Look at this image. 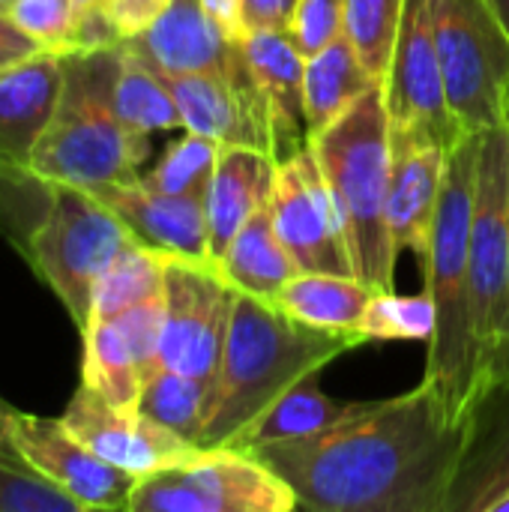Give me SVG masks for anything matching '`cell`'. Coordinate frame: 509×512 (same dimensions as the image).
<instances>
[{
    "mask_svg": "<svg viewBox=\"0 0 509 512\" xmlns=\"http://www.w3.org/2000/svg\"><path fill=\"white\" fill-rule=\"evenodd\" d=\"M480 135H465L447 156L444 189L435 213L429 258L420 264L435 327L426 351L423 381L438 393L450 420H468L474 399V333H471V222L477 195Z\"/></svg>",
    "mask_w": 509,
    "mask_h": 512,
    "instance_id": "3",
    "label": "cell"
},
{
    "mask_svg": "<svg viewBox=\"0 0 509 512\" xmlns=\"http://www.w3.org/2000/svg\"><path fill=\"white\" fill-rule=\"evenodd\" d=\"M234 294L216 264L165 255L162 369L213 384Z\"/></svg>",
    "mask_w": 509,
    "mask_h": 512,
    "instance_id": "11",
    "label": "cell"
},
{
    "mask_svg": "<svg viewBox=\"0 0 509 512\" xmlns=\"http://www.w3.org/2000/svg\"><path fill=\"white\" fill-rule=\"evenodd\" d=\"M489 512H509V489L501 495V498H498V501H492Z\"/></svg>",
    "mask_w": 509,
    "mask_h": 512,
    "instance_id": "44",
    "label": "cell"
},
{
    "mask_svg": "<svg viewBox=\"0 0 509 512\" xmlns=\"http://www.w3.org/2000/svg\"><path fill=\"white\" fill-rule=\"evenodd\" d=\"M492 6L498 9V15L504 18V24H507L509 30V0H492Z\"/></svg>",
    "mask_w": 509,
    "mask_h": 512,
    "instance_id": "45",
    "label": "cell"
},
{
    "mask_svg": "<svg viewBox=\"0 0 509 512\" xmlns=\"http://www.w3.org/2000/svg\"><path fill=\"white\" fill-rule=\"evenodd\" d=\"M468 282L477 399L509 372V123L480 135Z\"/></svg>",
    "mask_w": 509,
    "mask_h": 512,
    "instance_id": "6",
    "label": "cell"
},
{
    "mask_svg": "<svg viewBox=\"0 0 509 512\" xmlns=\"http://www.w3.org/2000/svg\"><path fill=\"white\" fill-rule=\"evenodd\" d=\"M72 6H75V18H78V15H87V12L105 9V6H108V0H72Z\"/></svg>",
    "mask_w": 509,
    "mask_h": 512,
    "instance_id": "43",
    "label": "cell"
},
{
    "mask_svg": "<svg viewBox=\"0 0 509 512\" xmlns=\"http://www.w3.org/2000/svg\"><path fill=\"white\" fill-rule=\"evenodd\" d=\"M0 512H84V507L24 462L0 459Z\"/></svg>",
    "mask_w": 509,
    "mask_h": 512,
    "instance_id": "34",
    "label": "cell"
},
{
    "mask_svg": "<svg viewBox=\"0 0 509 512\" xmlns=\"http://www.w3.org/2000/svg\"><path fill=\"white\" fill-rule=\"evenodd\" d=\"M60 423L96 456L129 471L138 480L171 468L198 450L192 441L180 438L147 414L111 405L87 384L75 390Z\"/></svg>",
    "mask_w": 509,
    "mask_h": 512,
    "instance_id": "15",
    "label": "cell"
},
{
    "mask_svg": "<svg viewBox=\"0 0 509 512\" xmlns=\"http://www.w3.org/2000/svg\"><path fill=\"white\" fill-rule=\"evenodd\" d=\"M402 9L405 0H345V36L378 81L387 78Z\"/></svg>",
    "mask_w": 509,
    "mask_h": 512,
    "instance_id": "32",
    "label": "cell"
},
{
    "mask_svg": "<svg viewBox=\"0 0 509 512\" xmlns=\"http://www.w3.org/2000/svg\"><path fill=\"white\" fill-rule=\"evenodd\" d=\"M201 3H204L207 15L216 21V27H219L228 39L240 42V39L246 36V24H243V6H240V0H201Z\"/></svg>",
    "mask_w": 509,
    "mask_h": 512,
    "instance_id": "41",
    "label": "cell"
},
{
    "mask_svg": "<svg viewBox=\"0 0 509 512\" xmlns=\"http://www.w3.org/2000/svg\"><path fill=\"white\" fill-rule=\"evenodd\" d=\"M180 108L183 129L216 141L219 147H252L276 159V135L264 93L240 54L225 69L165 75Z\"/></svg>",
    "mask_w": 509,
    "mask_h": 512,
    "instance_id": "13",
    "label": "cell"
},
{
    "mask_svg": "<svg viewBox=\"0 0 509 512\" xmlns=\"http://www.w3.org/2000/svg\"><path fill=\"white\" fill-rule=\"evenodd\" d=\"M243 6V24L246 33L252 30H291V18L297 9V0H240Z\"/></svg>",
    "mask_w": 509,
    "mask_h": 512,
    "instance_id": "39",
    "label": "cell"
},
{
    "mask_svg": "<svg viewBox=\"0 0 509 512\" xmlns=\"http://www.w3.org/2000/svg\"><path fill=\"white\" fill-rule=\"evenodd\" d=\"M9 18L51 54H75V6L72 0H12Z\"/></svg>",
    "mask_w": 509,
    "mask_h": 512,
    "instance_id": "35",
    "label": "cell"
},
{
    "mask_svg": "<svg viewBox=\"0 0 509 512\" xmlns=\"http://www.w3.org/2000/svg\"><path fill=\"white\" fill-rule=\"evenodd\" d=\"M63 87V57L39 51L0 69V180H30L33 150L51 123Z\"/></svg>",
    "mask_w": 509,
    "mask_h": 512,
    "instance_id": "16",
    "label": "cell"
},
{
    "mask_svg": "<svg viewBox=\"0 0 509 512\" xmlns=\"http://www.w3.org/2000/svg\"><path fill=\"white\" fill-rule=\"evenodd\" d=\"M123 42L165 75L225 69L243 54V45L216 27L201 0H171L144 33Z\"/></svg>",
    "mask_w": 509,
    "mask_h": 512,
    "instance_id": "19",
    "label": "cell"
},
{
    "mask_svg": "<svg viewBox=\"0 0 509 512\" xmlns=\"http://www.w3.org/2000/svg\"><path fill=\"white\" fill-rule=\"evenodd\" d=\"M450 111L465 135L509 123V30L492 0H432Z\"/></svg>",
    "mask_w": 509,
    "mask_h": 512,
    "instance_id": "8",
    "label": "cell"
},
{
    "mask_svg": "<svg viewBox=\"0 0 509 512\" xmlns=\"http://www.w3.org/2000/svg\"><path fill=\"white\" fill-rule=\"evenodd\" d=\"M390 195H387V225L399 252L411 249L423 264L429 258L435 213L444 189L447 147L438 144H390Z\"/></svg>",
    "mask_w": 509,
    "mask_h": 512,
    "instance_id": "21",
    "label": "cell"
},
{
    "mask_svg": "<svg viewBox=\"0 0 509 512\" xmlns=\"http://www.w3.org/2000/svg\"><path fill=\"white\" fill-rule=\"evenodd\" d=\"M309 150L315 153L339 210L354 276L378 294L393 291L399 249L387 225L393 150L384 84L366 90L321 129L309 141Z\"/></svg>",
    "mask_w": 509,
    "mask_h": 512,
    "instance_id": "4",
    "label": "cell"
},
{
    "mask_svg": "<svg viewBox=\"0 0 509 512\" xmlns=\"http://www.w3.org/2000/svg\"><path fill=\"white\" fill-rule=\"evenodd\" d=\"M465 447L468 420H450L438 393L420 381L390 399L351 402L327 429L264 444L252 456L306 510L444 512Z\"/></svg>",
    "mask_w": 509,
    "mask_h": 512,
    "instance_id": "1",
    "label": "cell"
},
{
    "mask_svg": "<svg viewBox=\"0 0 509 512\" xmlns=\"http://www.w3.org/2000/svg\"><path fill=\"white\" fill-rule=\"evenodd\" d=\"M111 321L123 333V339H126V345H129V351L135 357V366L141 372V381L147 384L162 369L159 345H162V324H165V294L153 297V300H144V303L126 309V312H120Z\"/></svg>",
    "mask_w": 509,
    "mask_h": 512,
    "instance_id": "36",
    "label": "cell"
},
{
    "mask_svg": "<svg viewBox=\"0 0 509 512\" xmlns=\"http://www.w3.org/2000/svg\"><path fill=\"white\" fill-rule=\"evenodd\" d=\"M219 144L210 138H201L195 132H186L174 144H168L165 156L156 162L153 171L141 177L147 189L165 192V195H201L207 198L216 159H219Z\"/></svg>",
    "mask_w": 509,
    "mask_h": 512,
    "instance_id": "31",
    "label": "cell"
},
{
    "mask_svg": "<svg viewBox=\"0 0 509 512\" xmlns=\"http://www.w3.org/2000/svg\"><path fill=\"white\" fill-rule=\"evenodd\" d=\"M12 6V0H0V9H9Z\"/></svg>",
    "mask_w": 509,
    "mask_h": 512,
    "instance_id": "46",
    "label": "cell"
},
{
    "mask_svg": "<svg viewBox=\"0 0 509 512\" xmlns=\"http://www.w3.org/2000/svg\"><path fill=\"white\" fill-rule=\"evenodd\" d=\"M216 267L234 291L261 300H276L282 285L300 273L276 234L270 201L234 234Z\"/></svg>",
    "mask_w": 509,
    "mask_h": 512,
    "instance_id": "23",
    "label": "cell"
},
{
    "mask_svg": "<svg viewBox=\"0 0 509 512\" xmlns=\"http://www.w3.org/2000/svg\"><path fill=\"white\" fill-rule=\"evenodd\" d=\"M509 489V372L477 393L468 414V447L444 512H489Z\"/></svg>",
    "mask_w": 509,
    "mask_h": 512,
    "instance_id": "18",
    "label": "cell"
},
{
    "mask_svg": "<svg viewBox=\"0 0 509 512\" xmlns=\"http://www.w3.org/2000/svg\"><path fill=\"white\" fill-rule=\"evenodd\" d=\"M102 204H108L132 237L162 255L210 261V228H207V198L201 195H165L147 189L141 177L123 183H102L90 189Z\"/></svg>",
    "mask_w": 509,
    "mask_h": 512,
    "instance_id": "17",
    "label": "cell"
},
{
    "mask_svg": "<svg viewBox=\"0 0 509 512\" xmlns=\"http://www.w3.org/2000/svg\"><path fill=\"white\" fill-rule=\"evenodd\" d=\"M435 327V306L429 294L417 297H399L396 291L375 294L360 333L366 342H384V339H429Z\"/></svg>",
    "mask_w": 509,
    "mask_h": 512,
    "instance_id": "33",
    "label": "cell"
},
{
    "mask_svg": "<svg viewBox=\"0 0 509 512\" xmlns=\"http://www.w3.org/2000/svg\"><path fill=\"white\" fill-rule=\"evenodd\" d=\"M342 33H345V0H297L288 36L303 57L318 54Z\"/></svg>",
    "mask_w": 509,
    "mask_h": 512,
    "instance_id": "37",
    "label": "cell"
},
{
    "mask_svg": "<svg viewBox=\"0 0 509 512\" xmlns=\"http://www.w3.org/2000/svg\"><path fill=\"white\" fill-rule=\"evenodd\" d=\"M276 159L252 147H222L207 189L210 261L219 264L234 234L270 201Z\"/></svg>",
    "mask_w": 509,
    "mask_h": 512,
    "instance_id": "22",
    "label": "cell"
},
{
    "mask_svg": "<svg viewBox=\"0 0 509 512\" xmlns=\"http://www.w3.org/2000/svg\"><path fill=\"white\" fill-rule=\"evenodd\" d=\"M84 336V360H81V384L96 390L117 408L138 411L141 399V372L135 357L117 330L114 321H90Z\"/></svg>",
    "mask_w": 509,
    "mask_h": 512,
    "instance_id": "28",
    "label": "cell"
},
{
    "mask_svg": "<svg viewBox=\"0 0 509 512\" xmlns=\"http://www.w3.org/2000/svg\"><path fill=\"white\" fill-rule=\"evenodd\" d=\"M375 294L378 291L357 276L297 273L282 285L273 303L309 327L357 333Z\"/></svg>",
    "mask_w": 509,
    "mask_h": 512,
    "instance_id": "25",
    "label": "cell"
},
{
    "mask_svg": "<svg viewBox=\"0 0 509 512\" xmlns=\"http://www.w3.org/2000/svg\"><path fill=\"white\" fill-rule=\"evenodd\" d=\"M360 345V330H318L273 300L237 291L198 447H228L273 399Z\"/></svg>",
    "mask_w": 509,
    "mask_h": 512,
    "instance_id": "2",
    "label": "cell"
},
{
    "mask_svg": "<svg viewBox=\"0 0 509 512\" xmlns=\"http://www.w3.org/2000/svg\"><path fill=\"white\" fill-rule=\"evenodd\" d=\"M210 390H213V384H207L201 378L159 369L141 387L138 411L198 447V438H201V429L207 420V408H210Z\"/></svg>",
    "mask_w": 509,
    "mask_h": 512,
    "instance_id": "30",
    "label": "cell"
},
{
    "mask_svg": "<svg viewBox=\"0 0 509 512\" xmlns=\"http://www.w3.org/2000/svg\"><path fill=\"white\" fill-rule=\"evenodd\" d=\"M111 105H114L117 117L141 135L183 129L180 108H177L162 72L153 69L126 42L117 45V75H114V87H111Z\"/></svg>",
    "mask_w": 509,
    "mask_h": 512,
    "instance_id": "27",
    "label": "cell"
},
{
    "mask_svg": "<svg viewBox=\"0 0 509 512\" xmlns=\"http://www.w3.org/2000/svg\"><path fill=\"white\" fill-rule=\"evenodd\" d=\"M270 210L276 234L300 273L354 276L339 210L309 147L276 165Z\"/></svg>",
    "mask_w": 509,
    "mask_h": 512,
    "instance_id": "12",
    "label": "cell"
},
{
    "mask_svg": "<svg viewBox=\"0 0 509 512\" xmlns=\"http://www.w3.org/2000/svg\"><path fill=\"white\" fill-rule=\"evenodd\" d=\"M384 105L390 144H438L453 150L465 138L444 90L432 0H405L384 78Z\"/></svg>",
    "mask_w": 509,
    "mask_h": 512,
    "instance_id": "10",
    "label": "cell"
},
{
    "mask_svg": "<svg viewBox=\"0 0 509 512\" xmlns=\"http://www.w3.org/2000/svg\"><path fill=\"white\" fill-rule=\"evenodd\" d=\"M114 75L117 45L63 57L60 99L30 159L36 186L72 183L93 189L141 177L138 168L150 141L117 117L111 105Z\"/></svg>",
    "mask_w": 509,
    "mask_h": 512,
    "instance_id": "5",
    "label": "cell"
},
{
    "mask_svg": "<svg viewBox=\"0 0 509 512\" xmlns=\"http://www.w3.org/2000/svg\"><path fill=\"white\" fill-rule=\"evenodd\" d=\"M0 459L21 462L15 444H12V408L3 399H0Z\"/></svg>",
    "mask_w": 509,
    "mask_h": 512,
    "instance_id": "42",
    "label": "cell"
},
{
    "mask_svg": "<svg viewBox=\"0 0 509 512\" xmlns=\"http://www.w3.org/2000/svg\"><path fill=\"white\" fill-rule=\"evenodd\" d=\"M171 0H108L105 12L111 24L117 27L120 39H132L144 33L168 6Z\"/></svg>",
    "mask_w": 509,
    "mask_h": 512,
    "instance_id": "38",
    "label": "cell"
},
{
    "mask_svg": "<svg viewBox=\"0 0 509 512\" xmlns=\"http://www.w3.org/2000/svg\"><path fill=\"white\" fill-rule=\"evenodd\" d=\"M162 294H165V255L132 240L96 282L90 321H111L120 312Z\"/></svg>",
    "mask_w": 509,
    "mask_h": 512,
    "instance_id": "29",
    "label": "cell"
},
{
    "mask_svg": "<svg viewBox=\"0 0 509 512\" xmlns=\"http://www.w3.org/2000/svg\"><path fill=\"white\" fill-rule=\"evenodd\" d=\"M12 444L27 468L69 492L84 512L129 510L138 477L96 456L60 420L12 411Z\"/></svg>",
    "mask_w": 509,
    "mask_h": 512,
    "instance_id": "14",
    "label": "cell"
},
{
    "mask_svg": "<svg viewBox=\"0 0 509 512\" xmlns=\"http://www.w3.org/2000/svg\"><path fill=\"white\" fill-rule=\"evenodd\" d=\"M45 192L48 204L39 225L30 231L27 255L84 333L93 315L96 282L135 237L123 219L84 186L45 183Z\"/></svg>",
    "mask_w": 509,
    "mask_h": 512,
    "instance_id": "7",
    "label": "cell"
},
{
    "mask_svg": "<svg viewBox=\"0 0 509 512\" xmlns=\"http://www.w3.org/2000/svg\"><path fill=\"white\" fill-rule=\"evenodd\" d=\"M42 48L9 18L6 9H0V69L18 63V60H27L33 54H39Z\"/></svg>",
    "mask_w": 509,
    "mask_h": 512,
    "instance_id": "40",
    "label": "cell"
},
{
    "mask_svg": "<svg viewBox=\"0 0 509 512\" xmlns=\"http://www.w3.org/2000/svg\"><path fill=\"white\" fill-rule=\"evenodd\" d=\"M291 486L246 450L213 447L135 483L132 512H291Z\"/></svg>",
    "mask_w": 509,
    "mask_h": 512,
    "instance_id": "9",
    "label": "cell"
},
{
    "mask_svg": "<svg viewBox=\"0 0 509 512\" xmlns=\"http://www.w3.org/2000/svg\"><path fill=\"white\" fill-rule=\"evenodd\" d=\"M348 408H351V402L330 399L321 390L318 375H309V378L297 381L291 390H285L279 399H273L228 447L252 453L273 441L306 438V435L321 432L330 423H336Z\"/></svg>",
    "mask_w": 509,
    "mask_h": 512,
    "instance_id": "26",
    "label": "cell"
},
{
    "mask_svg": "<svg viewBox=\"0 0 509 512\" xmlns=\"http://www.w3.org/2000/svg\"><path fill=\"white\" fill-rule=\"evenodd\" d=\"M240 45L270 111L276 135V162L291 159L294 153L309 147L303 99L306 57L291 42V36L279 30H252L240 39Z\"/></svg>",
    "mask_w": 509,
    "mask_h": 512,
    "instance_id": "20",
    "label": "cell"
},
{
    "mask_svg": "<svg viewBox=\"0 0 509 512\" xmlns=\"http://www.w3.org/2000/svg\"><path fill=\"white\" fill-rule=\"evenodd\" d=\"M375 84H384V81H378L366 69L354 42L345 33L336 36L330 45H324L318 54L306 57L303 99H306L309 141L321 129H327L345 108H351Z\"/></svg>",
    "mask_w": 509,
    "mask_h": 512,
    "instance_id": "24",
    "label": "cell"
}]
</instances>
